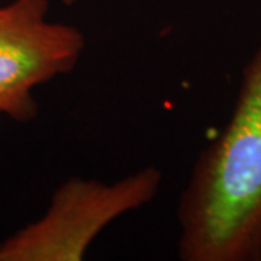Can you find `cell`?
<instances>
[{"label": "cell", "mask_w": 261, "mask_h": 261, "mask_svg": "<svg viewBox=\"0 0 261 261\" xmlns=\"http://www.w3.org/2000/svg\"><path fill=\"white\" fill-rule=\"evenodd\" d=\"M177 222L181 261H261V45L229 121L196 160Z\"/></svg>", "instance_id": "cell-1"}, {"label": "cell", "mask_w": 261, "mask_h": 261, "mask_svg": "<svg viewBox=\"0 0 261 261\" xmlns=\"http://www.w3.org/2000/svg\"><path fill=\"white\" fill-rule=\"evenodd\" d=\"M163 173L148 166L115 183L70 177L45 214L0 244V261H80L94 238L122 215L148 205Z\"/></svg>", "instance_id": "cell-2"}, {"label": "cell", "mask_w": 261, "mask_h": 261, "mask_svg": "<svg viewBox=\"0 0 261 261\" xmlns=\"http://www.w3.org/2000/svg\"><path fill=\"white\" fill-rule=\"evenodd\" d=\"M49 0L0 6V115L29 122L38 115L35 87L71 73L86 48L74 25L48 20Z\"/></svg>", "instance_id": "cell-3"}, {"label": "cell", "mask_w": 261, "mask_h": 261, "mask_svg": "<svg viewBox=\"0 0 261 261\" xmlns=\"http://www.w3.org/2000/svg\"><path fill=\"white\" fill-rule=\"evenodd\" d=\"M63 3H64L65 6H73V5H75L79 0H61Z\"/></svg>", "instance_id": "cell-4"}]
</instances>
